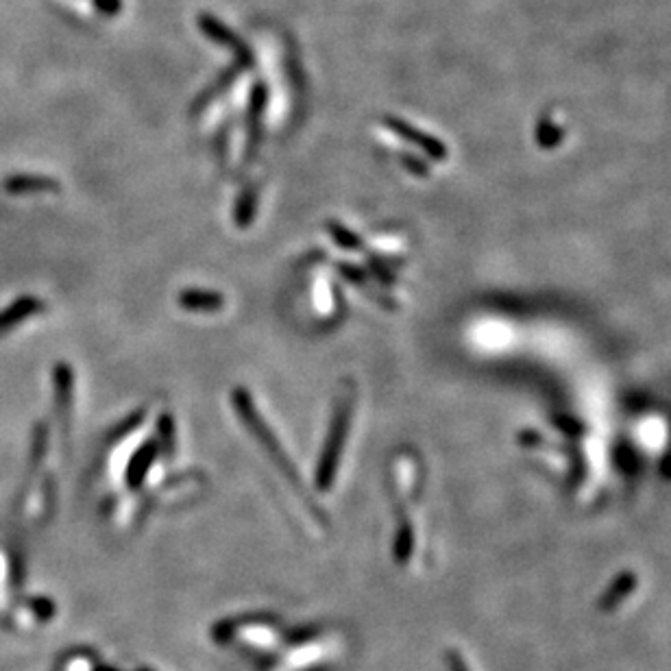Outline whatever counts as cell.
<instances>
[{
    "instance_id": "cell-1",
    "label": "cell",
    "mask_w": 671,
    "mask_h": 671,
    "mask_svg": "<svg viewBox=\"0 0 671 671\" xmlns=\"http://www.w3.org/2000/svg\"><path fill=\"white\" fill-rule=\"evenodd\" d=\"M351 414H353V390H345L338 399V406L332 419V427H329L327 434V443L323 447L319 469H316V484H319L321 491H327L332 482L336 480V471L340 465V454H343L345 447V438L349 432V423H351Z\"/></svg>"
},
{
    "instance_id": "cell-2",
    "label": "cell",
    "mask_w": 671,
    "mask_h": 671,
    "mask_svg": "<svg viewBox=\"0 0 671 671\" xmlns=\"http://www.w3.org/2000/svg\"><path fill=\"white\" fill-rule=\"evenodd\" d=\"M234 404H236V410H238V414L242 417L244 425L249 427V430L253 432V436L258 438V441L262 443V447L268 451V454H271V458L277 462V467L286 473V478H290L292 482L297 484L295 467L290 465V460L286 456L284 447L275 441V436L271 434V430H268V425L260 419V412L255 410V406H253V401H251L247 390H242V388L234 390Z\"/></svg>"
},
{
    "instance_id": "cell-3",
    "label": "cell",
    "mask_w": 671,
    "mask_h": 671,
    "mask_svg": "<svg viewBox=\"0 0 671 671\" xmlns=\"http://www.w3.org/2000/svg\"><path fill=\"white\" fill-rule=\"evenodd\" d=\"M157 454H160V445H157V441H146L136 451V456L131 458L129 467H127V482L131 488H138L144 482L146 473H149V469L153 467Z\"/></svg>"
},
{
    "instance_id": "cell-4",
    "label": "cell",
    "mask_w": 671,
    "mask_h": 671,
    "mask_svg": "<svg viewBox=\"0 0 671 671\" xmlns=\"http://www.w3.org/2000/svg\"><path fill=\"white\" fill-rule=\"evenodd\" d=\"M386 125L393 129L395 133H399L401 138H406L408 142H414L417 146H421V149L427 153V155H432V157H445V146L441 142H436L434 138L430 136H425V133L417 131V129H412L408 122H401L397 118H388L386 120Z\"/></svg>"
},
{
    "instance_id": "cell-5",
    "label": "cell",
    "mask_w": 671,
    "mask_h": 671,
    "mask_svg": "<svg viewBox=\"0 0 671 671\" xmlns=\"http://www.w3.org/2000/svg\"><path fill=\"white\" fill-rule=\"evenodd\" d=\"M181 308L192 310V312H216L225 305V297L221 292L212 290H186L179 297Z\"/></svg>"
},
{
    "instance_id": "cell-6",
    "label": "cell",
    "mask_w": 671,
    "mask_h": 671,
    "mask_svg": "<svg viewBox=\"0 0 671 671\" xmlns=\"http://www.w3.org/2000/svg\"><path fill=\"white\" fill-rule=\"evenodd\" d=\"M40 310H42L40 299L27 297V299L16 301L14 305H11V308H7L3 314H0V332H5V329L22 323L24 319H27V316L40 312Z\"/></svg>"
},
{
    "instance_id": "cell-7",
    "label": "cell",
    "mask_w": 671,
    "mask_h": 671,
    "mask_svg": "<svg viewBox=\"0 0 671 671\" xmlns=\"http://www.w3.org/2000/svg\"><path fill=\"white\" fill-rule=\"evenodd\" d=\"M11 194H27V192H53L57 190V181L48 177H31V175H20L11 177L5 186Z\"/></svg>"
},
{
    "instance_id": "cell-8",
    "label": "cell",
    "mask_w": 671,
    "mask_h": 671,
    "mask_svg": "<svg viewBox=\"0 0 671 671\" xmlns=\"http://www.w3.org/2000/svg\"><path fill=\"white\" fill-rule=\"evenodd\" d=\"M201 27H203L205 33H210L212 38H216L218 42H223V44H227V46H231V48H236V51L242 55V59H247V61H249V51H244V46L238 42L236 35H234V33H229V31L223 27V24H218L216 20L203 16V18H201Z\"/></svg>"
},
{
    "instance_id": "cell-9",
    "label": "cell",
    "mask_w": 671,
    "mask_h": 671,
    "mask_svg": "<svg viewBox=\"0 0 671 671\" xmlns=\"http://www.w3.org/2000/svg\"><path fill=\"white\" fill-rule=\"evenodd\" d=\"M329 236L334 238V242L338 244V247H343L345 251H360L362 249V242L360 238L353 234V231H349L345 225H340V223H329Z\"/></svg>"
},
{
    "instance_id": "cell-10",
    "label": "cell",
    "mask_w": 671,
    "mask_h": 671,
    "mask_svg": "<svg viewBox=\"0 0 671 671\" xmlns=\"http://www.w3.org/2000/svg\"><path fill=\"white\" fill-rule=\"evenodd\" d=\"M632 589H634V578H632V576H624V578H621V580L615 584V587H610V591H606V595H604V600H602L600 608H602V610L615 608L621 600H624V595H626L628 591H632Z\"/></svg>"
},
{
    "instance_id": "cell-11",
    "label": "cell",
    "mask_w": 671,
    "mask_h": 671,
    "mask_svg": "<svg viewBox=\"0 0 671 671\" xmlns=\"http://www.w3.org/2000/svg\"><path fill=\"white\" fill-rule=\"evenodd\" d=\"M255 203H258V197H255V190H249V192H244L240 201H238V207H236V223L240 227L244 225H249L253 221V214H255Z\"/></svg>"
},
{
    "instance_id": "cell-12",
    "label": "cell",
    "mask_w": 671,
    "mask_h": 671,
    "mask_svg": "<svg viewBox=\"0 0 671 671\" xmlns=\"http://www.w3.org/2000/svg\"><path fill=\"white\" fill-rule=\"evenodd\" d=\"M160 451L166 449L168 454L170 451H173V421H170V417H162L160 421Z\"/></svg>"
}]
</instances>
